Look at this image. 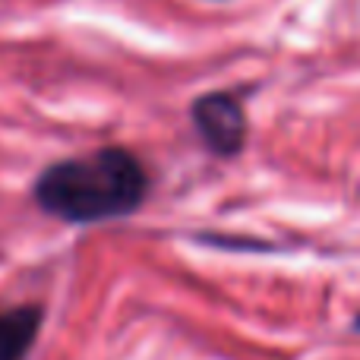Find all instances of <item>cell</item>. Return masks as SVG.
I'll return each instance as SVG.
<instances>
[{"instance_id": "1", "label": "cell", "mask_w": 360, "mask_h": 360, "mask_svg": "<svg viewBox=\"0 0 360 360\" xmlns=\"http://www.w3.org/2000/svg\"><path fill=\"white\" fill-rule=\"evenodd\" d=\"M152 193V171L127 146H98L38 171L32 202L67 224H101L143 209Z\"/></svg>"}, {"instance_id": "2", "label": "cell", "mask_w": 360, "mask_h": 360, "mask_svg": "<svg viewBox=\"0 0 360 360\" xmlns=\"http://www.w3.org/2000/svg\"><path fill=\"white\" fill-rule=\"evenodd\" d=\"M190 124L199 143L215 158H237L250 139V120L240 95L228 89L199 92L190 101Z\"/></svg>"}, {"instance_id": "3", "label": "cell", "mask_w": 360, "mask_h": 360, "mask_svg": "<svg viewBox=\"0 0 360 360\" xmlns=\"http://www.w3.org/2000/svg\"><path fill=\"white\" fill-rule=\"evenodd\" d=\"M44 323L41 304H0V360H25Z\"/></svg>"}, {"instance_id": "4", "label": "cell", "mask_w": 360, "mask_h": 360, "mask_svg": "<svg viewBox=\"0 0 360 360\" xmlns=\"http://www.w3.org/2000/svg\"><path fill=\"white\" fill-rule=\"evenodd\" d=\"M354 329H357V332H360V316H357V319H354Z\"/></svg>"}]
</instances>
